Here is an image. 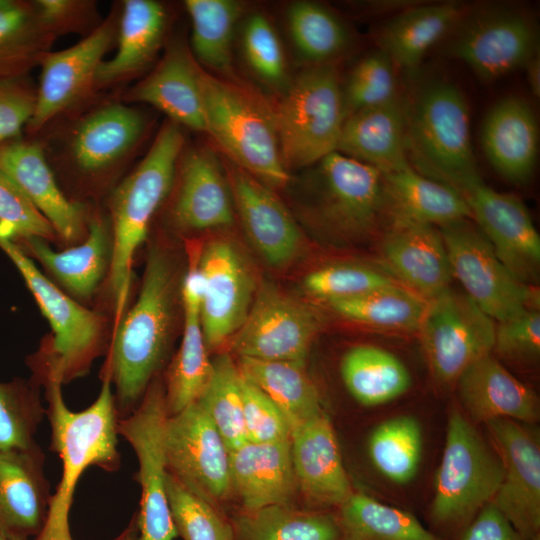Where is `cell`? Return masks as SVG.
I'll return each mask as SVG.
<instances>
[{
    "instance_id": "cell-1",
    "label": "cell",
    "mask_w": 540,
    "mask_h": 540,
    "mask_svg": "<svg viewBox=\"0 0 540 540\" xmlns=\"http://www.w3.org/2000/svg\"><path fill=\"white\" fill-rule=\"evenodd\" d=\"M179 269L168 247L152 244L138 297L112 329L100 377L111 381L119 418L138 407L168 354L182 307Z\"/></svg>"
},
{
    "instance_id": "cell-2",
    "label": "cell",
    "mask_w": 540,
    "mask_h": 540,
    "mask_svg": "<svg viewBox=\"0 0 540 540\" xmlns=\"http://www.w3.org/2000/svg\"><path fill=\"white\" fill-rule=\"evenodd\" d=\"M26 362L32 372L30 379L45 388L50 450L62 462L61 478L52 494L45 525L35 540H73L69 513L81 475L91 466L116 472L121 465L117 430L120 418L112 384L109 377L101 376L96 400L75 412L65 404L63 383L56 367L39 356H29Z\"/></svg>"
},
{
    "instance_id": "cell-3",
    "label": "cell",
    "mask_w": 540,
    "mask_h": 540,
    "mask_svg": "<svg viewBox=\"0 0 540 540\" xmlns=\"http://www.w3.org/2000/svg\"><path fill=\"white\" fill-rule=\"evenodd\" d=\"M185 138L181 126L167 120L139 164L108 193L112 260L107 290L112 306V329L128 309L132 267L150 225L168 198Z\"/></svg>"
},
{
    "instance_id": "cell-4",
    "label": "cell",
    "mask_w": 540,
    "mask_h": 540,
    "mask_svg": "<svg viewBox=\"0 0 540 540\" xmlns=\"http://www.w3.org/2000/svg\"><path fill=\"white\" fill-rule=\"evenodd\" d=\"M402 102L406 157L415 171L461 194L481 180L468 103L457 85L440 77L421 79Z\"/></svg>"
},
{
    "instance_id": "cell-5",
    "label": "cell",
    "mask_w": 540,
    "mask_h": 540,
    "mask_svg": "<svg viewBox=\"0 0 540 540\" xmlns=\"http://www.w3.org/2000/svg\"><path fill=\"white\" fill-rule=\"evenodd\" d=\"M0 250L22 276L52 329L39 349L57 367L63 384L85 376L94 360L108 350L112 332L109 319L84 307L55 285L1 226Z\"/></svg>"
},
{
    "instance_id": "cell-6",
    "label": "cell",
    "mask_w": 540,
    "mask_h": 540,
    "mask_svg": "<svg viewBox=\"0 0 540 540\" xmlns=\"http://www.w3.org/2000/svg\"><path fill=\"white\" fill-rule=\"evenodd\" d=\"M346 114L333 63L308 65L271 114L286 168H308L337 151Z\"/></svg>"
},
{
    "instance_id": "cell-7",
    "label": "cell",
    "mask_w": 540,
    "mask_h": 540,
    "mask_svg": "<svg viewBox=\"0 0 540 540\" xmlns=\"http://www.w3.org/2000/svg\"><path fill=\"white\" fill-rule=\"evenodd\" d=\"M206 133L230 161L270 188L290 182L271 115L236 87L201 69Z\"/></svg>"
},
{
    "instance_id": "cell-8",
    "label": "cell",
    "mask_w": 540,
    "mask_h": 540,
    "mask_svg": "<svg viewBox=\"0 0 540 540\" xmlns=\"http://www.w3.org/2000/svg\"><path fill=\"white\" fill-rule=\"evenodd\" d=\"M147 129V119L126 103L109 102L86 112L69 128L61 162L82 194L96 195L118 183Z\"/></svg>"
},
{
    "instance_id": "cell-9",
    "label": "cell",
    "mask_w": 540,
    "mask_h": 540,
    "mask_svg": "<svg viewBox=\"0 0 540 540\" xmlns=\"http://www.w3.org/2000/svg\"><path fill=\"white\" fill-rule=\"evenodd\" d=\"M493 449L459 410L449 414L445 444L434 481L430 515L442 526L467 524L490 503L502 480Z\"/></svg>"
},
{
    "instance_id": "cell-10",
    "label": "cell",
    "mask_w": 540,
    "mask_h": 540,
    "mask_svg": "<svg viewBox=\"0 0 540 540\" xmlns=\"http://www.w3.org/2000/svg\"><path fill=\"white\" fill-rule=\"evenodd\" d=\"M307 211L323 231L344 239L370 234L386 213L383 174L337 151L310 166Z\"/></svg>"
},
{
    "instance_id": "cell-11",
    "label": "cell",
    "mask_w": 540,
    "mask_h": 540,
    "mask_svg": "<svg viewBox=\"0 0 540 540\" xmlns=\"http://www.w3.org/2000/svg\"><path fill=\"white\" fill-rule=\"evenodd\" d=\"M445 38L444 52L485 82L523 68L539 52L536 21L505 4L465 10Z\"/></svg>"
},
{
    "instance_id": "cell-12",
    "label": "cell",
    "mask_w": 540,
    "mask_h": 540,
    "mask_svg": "<svg viewBox=\"0 0 540 540\" xmlns=\"http://www.w3.org/2000/svg\"><path fill=\"white\" fill-rule=\"evenodd\" d=\"M168 417L163 381L157 376L138 407L118 420V435L131 445L138 460L135 477L141 489L140 508L136 513L138 540H175L178 537L166 491Z\"/></svg>"
},
{
    "instance_id": "cell-13",
    "label": "cell",
    "mask_w": 540,
    "mask_h": 540,
    "mask_svg": "<svg viewBox=\"0 0 540 540\" xmlns=\"http://www.w3.org/2000/svg\"><path fill=\"white\" fill-rule=\"evenodd\" d=\"M462 219L439 227L453 277L492 320L501 322L539 309V292L516 279L480 229Z\"/></svg>"
},
{
    "instance_id": "cell-14",
    "label": "cell",
    "mask_w": 540,
    "mask_h": 540,
    "mask_svg": "<svg viewBox=\"0 0 540 540\" xmlns=\"http://www.w3.org/2000/svg\"><path fill=\"white\" fill-rule=\"evenodd\" d=\"M496 323L465 293L450 288L427 301L418 332L433 377L457 382L474 362L492 353Z\"/></svg>"
},
{
    "instance_id": "cell-15",
    "label": "cell",
    "mask_w": 540,
    "mask_h": 540,
    "mask_svg": "<svg viewBox=\"0 0 540 540\" xmlns=\"http://www.w3.org/2000/svg\"><path fill=\"white\" fill-rule=\"evenodd\" d=\"M120 8L73 46L49 51L40 63L36 105L26 129L36 134L89 100L96 91L97 71L116 43Z\"/></svg>"
},
{
    "instance_id": "cell-16",
    "label": "cell",
    "mask_w": 540,
    "mask_h": 540,
    "mask_svg": "<svg viewBox=\"0 0 540 540\" xmlns=\"http://www.w3.org/2000/svg\"><path fill=\"white\" fill-rule=\"evenodd\" d=\"M321 326L318 310L263 281L243 325L231 339V350L238 358L305 362Z\"/></svg>"
},
{
    "instance_id": "cell-17",
    "label": "cell",
    "mask_w": 540,
    "mask_h": 540,
    "mask_svg": "<svg viewBox=\"0 0 540 540\" xmlns=\"http://www.w3.org/2000/svg\"><path fill=\"white\" fill-rule=\"evenodd\" d=\"M165 444L168 472L186 488L212 505L229 497L230 451L196 401L168 417Z\"/></svg>"
},
{
    "instance_id": "cell-18",
    "label": "cell",
    "mask_w": 540,
    "mask_h": 540,
    "mask_svg": "<svg viewBox=\"0 0 540 540\" xmlns=\"http://www.w3.org/2000/svg\"><path fill=\"white\" fill-rule=\"evenodd\" d=\"M198 267L201 327L207 348H216L241 328L258 286L245 257L226 240H212L200 248Z\"/></svg>"
},
{
    "instance_id": "cell-19",
    "label": "cell",
    "mask_w": 540,
    "mask_h": 540,
    "mask_svg": "<svg viewBox=\"0 0 540 540\" xmlns=\"http://www.w3.org/2000/svg\"><path fill=\"white\" fill-rule=\"evenodd\" d=\"M491 446L502 465V480L491 501L524 540L540 529V445L520 422H485Z\"/></svg>"
},
{
    "instance_id": "cell-20",
    "label": "cell",
    "mask_w": 540,
    "mask_h": 540,
    "mask_svg": "<svg viewBox=\"0 0 540 540\" xmlns=\"http://www.w3.org/2000/svg\"><path fill=\"white\" fill-rule=\"evenodd\" d=\"M472 219L495 254L520 282L539 277L540 237L525 204L516 196L487 186L482 180L463 193Z\"/></svg>"
},
{
    "instance_id": "cell-21",
    "label": "cell",
    "mask_w": 540,
    "mask_h": 540,
    "mask_svg": "<svg viewBox=\"0 0 540 540\" xmlns=\"http://www.w3.org/2000/svg\"><path fill=\"white\" fill-rule=\"evenodd\" d=\"M172 226L181 233L222 228L234 221V204L225 167L209 148L184 146L172 186Z\"/></svg>"
},
{
    "instance_id": "cell-22",
    "label": "cell",
    "mask_w": 540,
    "mask_h": 540,
    "mask_svg": "<svg viewBox=\"0 0 540 540\" xmlns=\"http://www.w3.org/2000/svg\"><path fill=\"white\" fill-rule=\"evenodd\" d=\"M0 170L49 221L61 243L73 246L85 239L91 210L61 189L40 143L18 137L0 143Z\"/></svg>"
},
{
    "instance_id": "cell-23",
    "label": "cell",
    "mask_w": 540,
    "mask_h": 540,
    "mask_svg": "<svg viewBox=\"0 0 540 540\" xmlns=\"http://www.w3.org/2000/svg\"><path fill=\"white\" fill-rule=\"evenodd\" d=\"M224 167L234 208L252 245L273 267L291 263L302 248L293 215L269 186L231 161Z\"/></svg>"
},
{
    "instance_id": "cell-24",
    "label": "cell",
    "mask_w": 540,
    "mask_h": 540,
    "mask_svg": "<svg viewBox=\"0 0 540 540\" xmlns=\"http://www.w3.org/2000/svg\"><path fill=\"white\" fill-rule=\"evenodd\" d=\"M12 240L38 262L46 277L81 304L91 299L107 280L112 260V233L108 216L99 211H91L85 239L63 250H54L51 243L40 238Z\"/></svg>"
},
{
    "instance_id": "cell-25",
    "label": "cell",
    "mask_w": 540,
    "mask_h": 540,
    "mask_svg": "<svg viewBox=\"0 0 540 540\" xmlns=\"http://www.w3.org/2000/svg\"><path fill=\"white\" fill-rule=\"evenodd\" d=\"M52 494L39 444L0 449V530L28 540L43 529Z\"/></svg>"
},
{
    "instance_id": "cell-26",
    "label": "cell",
    "mask_w": 540,
    "mask_h": 540,
    "mask_svg": "<svg viewBox=\"0 0 540 540\" xmlns=\"http://www.w3.org/2000/svg\"><path fill=\"white\" fill-rule=\"evenodd\" d=\"M380 257L390 274L426 301L448 289L453 277L441 232L433 225L391 223Z\"/></svg>"
},
{
    "instance_id": "cell-27",
    "label": "cell",
    "mask_w": 540,
    "mask_h": 540,
    "mask_svg": "<svg viewBox=\"0 0 540 540\" xmlns=\"http://www.w3.org/2000/svg\"><path fill=\"white\" fill-rule=\"evenodd\" d=\"M297 488L313 505L340 506L353 492L329 417L322 411L291 431Z\"/></svg>"
},
{
    "instance_id": "cell-28",
    "label": "cell",
    "mask_w": 540,
    "mask_h": 540,
    "mask_svg": "<svg viewBox=\"0 0 540 540\" xmlns=\"http://www.w3.org/2000/svg\"><path fill=\"white\" fill-rule=\"evenodd\" d=\"M200 74L191 52L180 43L171 44L156 67L121 101L149 104L177 125L206 133Z\"/></svg>"
},
{
    "instance_id": "cell-29",
    "label": "cell",
    "mask_w": 540,
    "mask_h": 540,
    "mask_svg": "<svg viewBox=\"0 0 540 540\" xmlns=\"http://www.w3.org/2000/svg\"><path fill=\"white\" fill-rule=\"evenodd\" d=\"M202 277L195 258L188 260L181 299L183 331L179 349L171 360L165 381L168 416H173L194 403L210 377L212 361L208 358L200 320Z\"/></svg>"
},
{
    "instance_id": "cell-30",
    "label": "cell",
    "mask_w": 540,
    "mask_h": 540,
    "mask_svg": "<svg viewBox=\"0 0 540 540\" xmlns=\"http://www.w3.org/2000/svg\"><path fill=\"white\" fill-rule=\"evenodd\" d=\"M538 125L530 105L519 96L496 102L480 132L483 152L493 168L514 184L527 183L538 155Z\"/></svg>"
},
{
    "instance_id": "cell-31",
    "label": "cell",
    "mask_w": 540,
    "mask_h": 540,
    "mask_svg": "<svg viewBox=\"0 0 540 540\" xmlns=\"http://www.w3.org/2000/svg\"><path fill=\"white\" fill-rule=\"evenodd\" d=\"M460 402L475 420L538 421L536 394L512 375L492 353L470 365L458 378Z\"/></svg>"
},
{
    "instance_id": "cell-32",
    "label": "cell",
    "mask_w": 540,
    "mask_h": 540,
    "mask_svg": "<svg viewBox=\"0 0 540 540\" xmlns=\"http://www.w3.org/2000/svg\"><path fill=\"white\" fill-rule=\"evenodd\" d=\"M230 477L245 511L290 504L297 488L290 440L246 442L230 451Z\"/></svg>"
},
{
    "instance_id": "cell-33",
    "label": "cell",
    "mask_w": 540,
    "mask_h": 540,
    "mask_svg": "<svg viewBox=\"0 0 540 540\" xmlns=\"http://www.w3.org/2000/svg\"><path fill=\"white\" fill-rule=\"evenodd\" d=\"M167 25L164 6L153 0H125L120 7L117 52L104 60L96 91L116 87L142 73L159 51Z\"/></svg>"
},
{
    "instance_id": "cell-34",
    "label": "cell",
    "mask_w": 540,
    "mask_h": 540,
    "mask_svg": "<svg viewBox=\"0 0 540 540\" xmlns=\"http://www.w3.org/2000/svg\"><path fill=\"white\" fill-rule=\"evenodd\" d=\"M337 152L382 174L408 166L402 98L346 116Z\"/></svg>"
},
{
    "instance_id": "cell-35",
    "label": "cell",
    "mask_w": 540,
    "mask_h": 540,
    "mask_svg": "<svg viewBox=\"0 0 540 540\" xmlns=\"http://www.w3.org/2000/svg\"><path fill=\"white\" fill-rule=\"evenodd\" d=\"M386 211L391 223H418L441 227L472 219L461 193L428 178L410 165L383 174Z\"/></svg>"
},
{
    "instance_id": "cell-36",
    "label": "cell",
    "mask_w": 540,
    "mask_h": 540,
    "mask_svg": "<svg viewBox=\"0 0 540 540\" xmlns=\"http://www.w3.org/2000/svg\"><path fill=\"white\" fill-rule=\"evenodd\" d=\"M465 11L456 1L415 4L395 13L381 28L379 49L396 68L414 72L424 55L445 38Z\"/></svg>"
},
{
    "instance_id": "cell-37",
    "label": "cell",
    "mask_w": 540,
    "mask_h": 540,
    "mask_svg": "<svg viewBox=\"0 0 540 540\" xmlns=\"http://www.w3.org/2000/svg\"><path fill=\"white\" fill-rule=\"evenodd\" d=\"M240 374L278 407L291 431L322 412L319 392L305 362L239 358Z\"/></svg>"
},
{
    "instance_id": "cell-38",
    "label": "cell",
    "mask_w": 540,
    "mask_h": 540,
    "mask_svg": "<svg viewBox=\"0 0 540 540\" xmlns=\"http://www.w3.org/2000/svg\"><path fill=\"white\" fill-rule=\"evenodd\" d=\"M55 40L34 1L4 0L0 5V80L28 76Z\"/></svg>"
},
{
    "instance_id": "cell-39",
    "label": "cell",
    "mask_w": 540,
    "mask_h": 540,
    "mask_svg": "<svg viewBox=\"0 0 540 540\" xmlns=\"http://www.w3.org/2000/svg\"><path fill=\"white\" fill-rule=\"evenodd\" d=\"M341 376L351 396L364 406H378L408 391L411 375L393 353L374 345H357L343 356Z\"/></svg>"
},
{
    "instance_id": "cell-40",
    "label": "cell",
    "mask_w": 540,
    "mask_h": 540,
    "mask_svg": "<svg viewBox=\"0 0 540 540\" xmlns=\"http://www.w3.org/2000/svg\"><path fill=\"white\" fill-rule=\"evenodd\" d=\"M340 540H439L411 513L352 492L339 506Z\"/></svg>"
},
{
    "instance_id": "cell-41",
    "label": "cell",
    "mask_w": 540,
    "mask_h": 540,
    "mask_svg": "<svg viewBox=\"0 0 540 540\" xmlns=\"http://www.w3.org/2000/svg\"><path fill=\"white\" fill-rule=\"evenodd\" d=\"M233 528L235 540H340L336 518L290 504L244 510Z\"/></svg>"
},
{
    "instance_id": "cell-42",
    "label": "cell",
    "mask_w": 540,
    "mask_h": 540,
    "mask_svg": "<svg viewBox=\"0 0 540 540\" xmlns=\"http://www.w3.org/2000/svg\"><path fill=\"white\" fill-rule=\"evenodd\" d=\"M328 303L349 321L392 331L418 330L427 305L426 300L399 284Z\"/></svg>"
},
{
    "instance_id": "cell-43",
    "label": "cell",
    "mask_w": 540,
    "mask_h": 540,
    "mask_svg": "<svg viewBox=\"0 0 540 540\" xmlns=\"http://www.w3.org/2000/svg\"><path fill=\"white\" fill-rule=\"evenodd\" d=\"M184 5L191 19L194 59L220 72L230 70L241 4L232 0H186Z\"/></svg>"
},
{
    "instance_id": "cell-44",
    "label": "cell",
    "mask_w": 540,
    "mask_h": 540,
    "mask_svg": "<svg viewBox=\"0 0 540 540\" xmlns=\"http://www.w3.org/2000/svg\"><path fill=\"white\" fill-rule=\"evenodd\" d=\"M422 447L420 423L408 415L383 421L368 440L372 464L381 475L396 484L409 483L416 476Z\"/></svg>"
},
{
    "instance_id": "cell-45",
    "label": "cell",
    "mask_w": 540,
    "mask_h": 540,
    "mask_svg": "<svg viewBox=\"0 0 540 540\" xmlns=\"http://www.w3.org/2000/svg\"><path fill=\"white\" fill-rule=\"evenodd\" d=\"M287 19L292 41L309 65L330 64L349 45L344 23L321 4L295 2L288 9Z\"/></svg>"
},
{
    "instance_id": "cell-46",
    "label": "cell",
    "mask_w": 540,
    "mask_h": 540,
    "mask_svg": "<svg viewBox=\"0 0 540 540\" xmlns=\"http://www.w3.org/2000/svg\"><path fill=\"white\" fill-rule=\"evenodd\" d=\"M241 374L227 353L212 361L210 377L196 400L211 419L229 451L247 441L243 418Z\"/></svg>"
},
{
    "instance_id": "cell-47",
    "label": "cell",
    "mask_w": 540,
    "mask_h": 540,
    "mask_svg": "<svg viewBox=\"0 0 540 540\" xmlns=\"http://www.w3.org/2000/svg\"><path fill=\"white\" fill-rule=\"evenodd\" d=\"M45 415L38 384L20 377L0 381V449L37 444L35 435Z\"/></svg>"
},
{
    "instance_id": "cell-48",
    "label": "cell",
    "mask_w": 540,
    "mask_h": 540,
    "mask_svg": "<svg viewBox=\"0 0 540 540\" xmlns=\"http://www.w3.org/2000/svg\"><path fill=\"white\" fill-rule=\"evenodd\" d=\"M166 491L174 526L183 540H235L233 525L214 505L191 492L169 472Z\"/></svg>"
},
{
    "instance_id": "cell-49",
    "label": "cell",
    "mask_w": 540,
    "mask_h": 540,
    "mask_svg": "<svg viewBox=\"0 0 540 540\" xmlns=\"http://www.w3.org/2000/svg\"><path fill=\"white\" fill-rule=\"evenodd\" d=\"M342 93L346 116L397 99L396 67L390 57L380 49L367 54L351 70Z\"/></svg>"
},
{
    "instance_id": "cell-50",
    "label": "cell",
    "mask_w": 540,
    "mask_h": 540,
    "mask_svg": "<svg viewBox=\"0 0 540 540\" xmlns=\"http://www.w3.org/2000/svg\"><path fill=\"white\" fill-rule=\"evenodd\" d=\"M394 284L399 283L378 270L352 264L319 268L309 273L303 282L311 296L327 302L362 296Z\"/></svg>"
},
{
    "instance_id": "cell-51",
    "label": "cell",
    "mask_w": 540,
    "mask_h": 540,
    "mask_svg": "<svg viewBox=\"0 0 540 540\" xmlns=\"http://www.w3.org/2000/svg\"><path fill=\"white\" fill-rule=\"evenodd\" d=\"M0 226L12 239L40 238L59 243L49 221L19 186L0 170Z\"/></svg>"
},
{
    "instance_id": "cell-52",
    "label": "cell",
    "mask_w": 540,
    "mask_h": 540,
    "mask_svg": "<svg viewBox=\"0 0 540 540\" xmlns=\"http://www.w3.org/2000/svg\"><path fill=\"white\" fill-rule=\"evenodd\" d=\"M243 51L249 66L264 81L279 84L285 78L286 65L279 37L262 14L248 17L242 32Z\"/></svg>"
},
{
    "instance_id": "cell-53",
    "label": "cell",
    "mask_w": 540,
    "mask_h": 540,
    "mask_svg": "<svg viewBox=\"0 0 540 540\" xmlns=\"http://www.w3.org/2000/svg\"><path fill=\"white\" fill-rule=\"evenodd\" d=\"M240 383L247 441L271 443L290 440V426L278 407L242 375Z\"/></svg>"
},
{
    "instance_id": "cell-54",
    "label": "cell",
    "mask_w": 540,
    "mask_h": 540,
    "mask_svg": "<svg viewBox=\"0 0 540 540\" xmlns=\"http://www.w3.org/2000/svg\"><path fill=\"white\" fill-rule=\"evenodd\" d=\"M493 351L517 361L536 359L540 354V313L530 309L510 319L497 322Z\"/></svg>"
},
{
    "instance_id": "cell-55",
    "label": "cell",
    "mask_w": 540,
    "mask_h": 540,
    "mask_svg": "<svg viewBox=\"0 0 540 540\" xmlns=\"http://www.w3.org/2000/svg\"><path fill=\"white\" fill-rule=\"evenodd\" d=\"M34 2L41 20L56 38L67 33H80L85 37L102 22L94 1L36 0Z\"/></svg>"
},
{
    "instance_id": "cell-56",
    "label": "cell",
    "mask_w": 540,
    "mask_h": 540,
    "mask_svg": "<svg viewBox=\"0 0 540 540\" xmlns=\"http://www.w3.org/2000/svg\"><path fill=\"white\" fill-rule=\"evenodd\" d=\"M37 87L26 77L0 80V143L17 138L33 116Z\"/></svg>"
},
{
    "instance_id": "cell-57",
    "label": "cell",
    "mask_w": 540,
    "mask_h": 540,
    "mask_svg": "<svg viewBox=\"0 0 540 540\" xmlns=\"http://www.w3.org/2000/svg\"><path fill=\"white\" fill-rule=\"evenodd\" d=\"M459 540H524L490 502L469 522Z\"/></svg>"
},
{
    "instance_id": "cell-58",
    "label": "cell",
    "mask_w": 540,
    "mask_h": 540,
    "mask_svg": "<svg viewBox=\"0 0 540 540\" xmlns=\"http://www.w3.org/2000/svg\"><path fill=\"white\" fill-rule=\"evenodd\" d=\"M531 93L535 98L540 96V54L532 56L523 67Z\"/></svg>"
},
{
    "instance_id": "cell-59",
    "label": "cell",
    "mask_w": 540,
    "mask_h": 540,
    "mask_svg": "<svg viewBox=\"0 0 540 540\" xmlns=\"http://www.w3.org/2000/svg\"><path fill=\"white\" fill-rule=\"evenodd\" d=\"M112 540H138V525L136 514H134L127 527Z\"/></svg>"
},
{
    "instance_id": "cell-60",
    "label": "cell",
    "mask_w": 540,
    "mask_h": 540,
    "mask_svg": "<svg viewBox=\"0 0 540 540\" xmlns=\"http://www.w3.org/2000/svg\"><path fill=\"white\" fill-rule=\"evenodd\" d=\"M0 540H19V539L10 537V536L4 534V533L0 530Z\"/></svg>"
},
{
    "instance_id": "cell-61",
    "label": "cell",
    "mask_w": 540,
    "mask_h": 540,
    "mask_svg": "<svg viewBox=\"0 0 540 540\" xmlns=\"http://www.w3.org/2000/svg\"><path fill=\"white\" fill-rule=\"evenodd\" d=\"M532 540H540L539 534L536 535Z\"/></svg>"
},
{
    "instance_id": "cell-62",
    "label": "cell",
    "mask_w": 540,
    "mask_h": 540,
    "mask_svg": "<svg viewBox=\"0 0 540 540\" xmlns=\"http://www.w3.org/2000/svg\"><path fill=\"white\" fill-rule=\"evenodd\" d=\"M4 0H0V5L3 3Z\"/></svg>"
}]
</instances>
